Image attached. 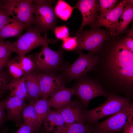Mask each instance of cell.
Instances as JSON below:
<instances>
[{
  "label": "cell",
  "mask_w": 133,
  "mask_h": 133,
  "mask_svg": "<svg viewBox=\"0 0 133 133\" xmlns=\"http://www.w3.org/2000/svg\"><path fill=\"white\" fill-rule=\"evenodd\" d=\"M92 131V127L88 124L73 123L65 124L57 133H87Z\"/></svg>",
  "instance_id": "25"
},
{
  "label": "cell",
  "mask_w": 133,
  "mask_h": 133,
  "mask_svg": "<svg viewBox=\"0 0 133 133\" xmlns=\"http://www.w3.org/2000/svg\"><path fill=\"white\" fill-rule=\"evenodd\" d=\"M47 98L42 97L39 99H35L34 107L37 116L39 124L41 127L46 116L51 107Z\"/></svg>",
  "instance_id": "23"
},
{
  "label": "cell",
  "mask_w": 133,
  "mask_h": 133,
  "mask_svg": "<svg viewBox=\"0 0 133 133\" xmlns=\"http://www.w3.org/2000/svg\"><path fill=\"white\" fill-rule=\"evenodd\" d=\"M33 55H24L17 59L19 60V63L24 73H28L35 68V64L33 60Z\"/></svg>",
  "instance_id": "26"
},
{
  "label": "cell",
  "mask_w": 133,
  "mask_h": 133,
  "mask_svg": "<svg viewBox=\"0 0 133 133\" xmlns=\"http://www.w3.org/2000/svg\"><path fill=\"white\" fill-rule=\"evenodd\" d=\"M42 46L38 53L33 57L35 68L41 71H48L56 69L61 64L62 51H54L50 49L48 44Z\"/></svg>",
  "instance_id": "7"
},
{
  "label": "cell",
  "mask_w": 133,
  "mask_h": 133,
  "mask_svg": "<svg viewBox=\"0 0 133 133\" xmlns=\"http://www.w3.org/2000/svg\"><path fill=\"white\" fill-rule=\"evenodd\" d=\"M4 106L2 101H0V127H1L4 119Z\"/></svg>",
  "instance_id": "37"
},
{
  "label": "cell",
  "mask_w": 133,
  "mask_h": 133,
  "mask_svg": "<svg viewBox=\"0 0 133 133\" xmlns=\"http://www.w3.org/2000/svg\"><path fill=\"white\" fill-rule=\"evenodd\" d=\"M74 7L79 10L83 17L81 25L77 32L82 31L83 28L86 25L91 26L94 25L99 11V4L97 0H79Z\"/></svg>",
  "instance_id": "13"
},
{
  "label": "cell",
  "mask_w": 133,
  "mask_h": 133,
  "mask_svg": "<svg viewBox=\"0 0 133 133\" xmlns=\"http://www.w3.org/2000/svg\"><path fill=\"white\" fill-rule=\"evenodd\" d=\"M34 0H6L1 1V8L10 15L24 24L27 28L34 25Z\"/></svg>",
  "instance_id": "4"
},
{
  "label": "cell",
  "mask_w": 133,
  "mask_h": 133,
  "mask_svg": "<svg viewBox=\"0 0 133 133\" xmlns=\"http://www.w3.org/2000/svg\"><path fill=\"white\" fill-rule=\"evenodd\" d=\"M74 7H72L68 3L63 0L58 1L54 9L56 16L64 21H67L71 16Z\"/></svg>",
  "instance_id": "24"
},
{
  "label": "cell",
  "mask_w": 133,
  "mask_h": 133,
  "mask_svg": "<svg viewBox=\"0 0 133 133\" xmlns=\"http://www.w3.org/2000/svg\"><path fill=\"white\" fill-rule=\"evenodd\" d=\"M25 100L10 95L2 101L7 112V118L15 121L17 126L21 123V113L27 105Z\"/></svg>",
  "instance_id": "15"
},
{
  "label": "cell",
  "mask_w": 133,
  "mask_h": 133,
  "mask_svg": "<svg viewBox=\"0 0 133 133\" xmlns=\"http://www.w3.org/2000/svg\"><path fill=\"white\" fill-rule=\"evenodd\" d=\"M14 133H34L32 128L23 123L21 125L19 129Z\"/></svg>",
  "instance_id": "34"
},
{
  "label": "cell",
  "mask_w": 133,
  "mask_h": 133,
  "mask_svg": "<svg viewBox=\"0 0 133 133\" xmlns=\"http://www.w3.org/2000/svg\"><path fill=\"white\" fill-rule=\"evenodd\" d=\"M17 57L12 60L8 61L7 65L8 66L9 73L14 79H17L23 76V72L19 62L17 61Z\"/></svg>",
  "instance_id": "28"
},
{
  "label": "cell",
  "mask_w": 133,
  "mask_h": 133,
  "mask_svg": "<svg viewBox=\"0 0 133 133\" xmlns=\"http://www.w3.org/2000/svg\"><path fill=\"white\" fill-rule=\"evenodd\" d=\"M76 95L85 107L87 106L89 101L99 96L108 97L109 95L102 86L96 82L90 79L81 80L73 88Z\"/></svg>",
  "instance_id": "9"
},
{
  "label": "cell",
  "mask_w": 133,
  "mask_h": 133,
  "mask_svg": "<svg viewBox=\"0 0 133 133\" xmlns=\"http://www.w3.org/2000/svg\"><path fill=\"white\" fill-rule=\"evenodd\" d=\"M122 133H133V119L129 121L123 129Z\"/></svg>",
  "instance_id": "36"
},
{
  "label": "cell",
  "mask_w": 133,
  "mask_h": 133,
  "mask_svg": "<svg viewBox=\"0 0 133 133\" xmlns=\"http://www.w3.org/2000/svg\"><path fill=\"white\" fill-rule=\"evenodd\" d=\"M7 89L11 91L10 95L25 100L29 98L28 95L24 76L14 79L7 85Z\"/></svg>",
  "instance_id": "20"
},
{
  "label": "cell",
  "mask_w": 133,
  "mask_h": 133,
  "mask_svg": "<svg viewBox=\"0 0 133 133\" xmlns=\"http://www.w3.org/2000/svg\"><path fill=\"white\" fill-rule=\"evenodd\" d=\"M63 117L66 124L73 123L84 124L85 121L84 113L82 105L76 100H73L56 110Z\"/></svg>",
  "instance_id": "14"
},
{
  "label": "cell",
  "mask_w": 133,
  "mask_h": 133,
  "mask_svg": "<svg viewBox=\"0 0 133 133\" xmlns=\"http://www.w3.org/2000/svg\"><path fill=\"white\" fill-rule=\"evenodd\" d=\"M132 103L127 98L114 94L109 95L106 100L102 105L96 108L85 111V121L89 124L96 123L101 118L119 112Z\"/></svg>",
  "instance_id": "3"
},
{
  "label": "cell",
  "mask_w": 133,
  "mask_h": 133,
  "mask_svg": "<svg viewBox=\"0 0 133 133\" xmlns=\"http://www.w3.org/2000/svg\"><path fill=\"white\" fill-rule=\"evenodd\" d=\"M133 106L130 105L92 127L94 133H116L123 130L133 118Z\"/></svg>",
  "instance_id": "5"
},
{
  "label": "cell",
  "mask_w": 133,
  "mask_h": 133,
  "mask_svg": "<svg viewBox=\"0 0 133 133\" xmlns=\"http://www.w3.org/2000/svg\"><path fill=\"white\" fill-rule=\"evenodd\" d=\"M54 30L55 35L57 39L63 41L69 37L68 29L65 25L56 27Z\"/></svg>",
  "instance_id": "31"
},
{
  "label": "cell",
  "mask_w": 133,
  "mask_h": 133,
  "mask_svg": "<svg viewBox=\"0 0 133 133\" xmlns=\"http://www.w3.org/2000/svg\"><path fill=\"white\" fill-rule=\"evenodd\" d=\"M43 123L44 130L48 133H57L65 124L61 114L56 111L50 110Z\"/></svg>",
  "instance_id": "16"
},
{
  "label": "cell",
  "mask_w": 133,
  "mask_h": 133,
  "mask_svg": "<svg viewBox=\"0 0 133 133\" xmlns=\"http://www.w3.org/2000/svg\"><path fill=\"white\" fill-rule=\"evenodd\" d=\"M78 45L77 38L76 36L68 37L62 41V47L66 50H74L77 49Z\"/></svg>",
  "instance_id": "30"
},
{
  "label": "cell",
  "mask_w": 133,
  "mask_h": 133,
  "mask_svg": "<svg viewBox=\"0 0 133 133\" xmlns=\"http://www.w3.org/2000/svg\"><path fill=\"white\" fill-rule=\"evenodd\" d=\"M1 1H0V8H1Z\"/></svg>",
  "instance_id": "40"
},
{
  "label": "cell",
  "mask_w": 133,
  "mask_h": 133,
  "mask_svg": "<svg viewBox=\"0 0 133 133\" xmlns=\"http://www.w3.org/2000/svg\"><path fill=\"white\" fill-rule=\"evenodd\" d=\"M7 62L0 61V71H2L3 68L7 65Z\"/></svg>",
  "instance_id": "38"
},
{
  "label": "cell",
  "mask_w": 133,
  "mask_h": 133,
  "mask_svg": "<svg viewBox=\"0 0 133 133\" xmlns=\"http://www.w3.org/2000/svg\"><path fill=\"white\" fill-rule=\"evenodd\" d=\"M25 83L29 98L36 99L40 97L39 85L36 73H24Z\"/></svg>",
  "instance_id": "21"
},
{
  "label": "cell",
  "mask_w": 133,
  "mask_h": 133,
  "mask_svg": "<svg viewBox=\"0 0 133 133\" xmlns=\"http://www.w3.org/2000/svg\"><path fill=\"white\" fill-rule=\"evenodd\" d=\"M10 80L8 75L2 70L0 71V97L7 89Z\"/></svg>",
  "instance_id": "32"
},
{
  "label": "cell",
  "mask_w": 133,
  "mask_h": 133,
  "mask_svg": "<svg viewBox=\"0 0 133 133\" xmlns=\"http://www.w3.org/2000/svg\"><path fill=\"white\" fill-rule=\"evenodd\" d=\"M122 42L125 46L130 50L133 52V39L129 36L125 38Z\"/></svg>",
  "instance_id": "35"
},
{
  "label": "cell",
  "mask_w": 133,
  "mask_h": 133,
  "mask_svg": "<svg viewBox=\"0 0 133 133\" xmlns=\"http://www.w3.org/2000/svg\"><path fill=\"white\" fill-rule=\"evenodd\" d=\"M78 51L82 50L95 53L100 49L105 40L106 35L102 31L94 30L83 31L77 32Z\"/></svg>",
  "instance_id": "10"
},
{
  "label": "cell",
  "mask_w": 133,
  "mask_h": 133,
  "mask_svg": "<svg viewBox=\"0 0 133 133\" xmlns=\"http://www.w3.org/2000/svg\"><path fill=\"white\" fill-rule=\"evenodd\" d=\"M51 1L34 0V25L45 33L54 30L56 27L57 17Z\"/></svg>",
  "instance_id": "6"
},
{
  "label": "cell",
  "mask_w": 133,
  "mask_h": 133,
  "mask_svg": "<svg viewBox=\"0 0 133 133\" xmlns=\"http://www.w3.org/2000/svg\"><path fill=\"white\" fill-rule=\"evenodd\" d=\"M129 0L121 1L114 9L107 13L98 16L95 24L108 28L112 34H116L118 26L119 19Z\"/></svg>",
  "instance_id": "12"
},
{
  "label": "cell",
  "mask_w": 133,
  "mask_h": 133,
  "mask_svg": "<svg viewBox=\"0 0 133 133\" xmlns=\"http://www.w3.org/2000/svg\"><path fill=\"white\" fill-rule=\"evenodd\" d=\"M35 100L32 99L29 104L27 105L22 111V116L24 123L32 128L34 133H36L41 127L38 124L34 107Z\"/></svg>",
  "instance_id": "19"
},
{
  "label": "cell",
  "mask_w": 133,
  "mask_h": 133,
  "mask_svg": "<svg viewBox=\"0 0 133 133\" xmlns=\"http://www.w3.org/2000/svg\"><path fill=\"white\" fill-rule=\"evenodd\" d=\"M23 23L14 18H10L0 30V40L11 37L19 36L23 30L26 28Z\"/></svg>",
  "instance_id": "18"
},
{
  "label": "cell",
  "mask_w": 133,
  "mask_h": 133,
  "mask_svg": "<svg viewBox=\"0 0 133 133\" xmlns=\"http://www.w3.org/2000/svg\"><path fill=\"white\" fill-rule=\"evenodd\" d=\"M74 95L75 92L73 88L64 87L51 94L48 100L51 107L58 109L70 102L71 97Z\"/></svg>",
  "instance_id": "17"
},
{
  "label": "cell",
  "mask_w": 133,
  "mask_h": 133,
  "mask_svg": "<svg viewBox=\"0 0 133 133\" xmlns=\"http://www.w3.org/2000/svg\"><path fill=\"white\" fill-rule=\"evenodd\" d=\"M10 16L4 9L0 8V30L4 26L10 18Z\"/></svg>",
  "instance_id": "33"
},
{
  "label": "cell",
  "mask_w": 133,
  "mask_h": 133,
  "mask_svg": "<svg viewBox=\"0 0 133 133\" xmlns=\"http://www.w3.org/2000/svg\"><path fill=\"white\" fill-rule=\"evenodd\" d=\"M39 82L40 96L46 98L51 94L65 87L63 77L53 73H36Z\"/></svg>",
  "instance_id": "11"
},
{
  "label": "cell",
  "mask_w": 133,
  "mask_h": 133,
  "mask_svg": "<svg viewBox=\"0 0 133 133\" xmlns=\"http://www.w3.org/2000/svg\"><path fill=\"white\" fill-rule=\"evenodd\" d=\"M12 52L13 51L11 42L0 40V61L7 62Z\"/></svg>",
  "instance_id": "27"
},
{
  "label": "cell",
  "mask_w": 133,
  "mask_h": 133,
  "mask_svg": "<svg viewBox=\"0 0 133 133\" xmlns=\"http://www.w3.org/2000/svg\"><path fill=\"white\" fill-rule=\"evenodd\" d=\"M25 34L19 37L16 41L11 42L13 52L16 53L17 57L20 58L33 49L46 44L54 43L56 40H50L47 38V33L44 37L41 34V31L35 25L27 28Z\"/></svg>",
  "instance_id": "2"
},
{
  "label": "cell",
  "mask_w": 133,
  "mask_h": 133,
  "mask_svg": "<svg viewBox=\"0 0 133 133\" xmlns=\"http://www.w3.org/2000/svg\"><path fill=\"white\" fill-rule=\"evenodd\" d=\"M93 133V132H88V133Z\"/></svg>",
  "instance_id": "41"
},
{
  "label": "cell",
  "mask_w": 133,
  "mask_h": 133,
  "mask_svg": "<svg viewBox=\"0 0 133 133\" xmlns=\"http://www.w3.org/2000/svg\"><path fill=\"white\" fill-rule=\"evenodd\" d=\"M118 1L116 0H99V16L105 14L114 9Z\"/></svg>",
  "instance_id": "29"
},
{
  "label": "cell",
  "mask_w": 133,
  "mask_h": 133,
  "mask_svg": "<svg viewBox=\"0 0 133 133\" xmlns=\"http://www.w3.org/2000/svg\"><path fill=\"white\" fill-rule=\"evenodd\" d=\"M120 17L116 33L117 35L122 34L125 32L133 19V0H129L124 8Z\"/></svg>",
  "instance_id": "22"
},
{
  "label": "cell",
  "mask_w": 133,
  "mask_h": 133,
  "mask_svg": "<svg viewBox=\"0 0 133 133\" xmlns=\"http://www.w3.org/2000/svg\"><path fill=\"white\" fill-rule=\"evenodd\" d=\"M98 58L95 67L99 69L100 81L129 88L133 87V53L122 41L115 45L106 57Z\"/></svg>",
  "instance_id": "1"
},
{
  "label": "cell",
  "mask_w": 133,
  "mask_h": 133,
  "mask_svg": "<svg viewBox=\"0 0 133 133\" xmlns=\"http://www.w3.org/2000/svg\"><path fill=\"white\" fill-rule=\"evenodd\" d=\"M128 34L130 36L129 37H130V36H131V37H133V30H132L131 31H130L128 33Z\"/></svg>",
  "instance_id": "39"
},
{
  "label": "cell",
  "mask_w": 133,
  "mask_h": 133,
  "mask_svg": "<svg viewBox=\"0 0 133 133\" xmlns=\"http://www.w3.org/2000/svg\"><path fill=\"white\" fill-rule=\"evenodd\" d=\"M79 57L76 61L69 66L65 71L66 77L70 80L80 78L84 76L88 71L93 70L98 63V56L92 53L86 54L78 51Z\"/></svg>",
  "instance_id": "8"
}]
</instances>
